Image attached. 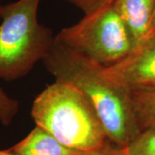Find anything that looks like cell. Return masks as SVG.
I'll return each instance as SVG.
<instances>
[{
	"label": "cell",
	"instance_id": "7",
	"mask_svg": "<svg viewBox=\"0 0 155 155\" xmlns=\"http://www.w3.org/2000/svg\"><path fill=\"white\" fill-rule=\"evenodd\" d=\"M9 149L14 155H95L99 152H83L70 148L37 126Z\"/></svg>",
	"mask_w": 155,
	"mask_h": 155
},
{
	"label": "cell",
	"instance_id": "13",
	"mask_svg": "<svg viewBox=\"0 0 155 155\" xmlns=\"http://www.w3.org/2000/svg\"><path fill=\"white\" fill-rule=\"evenodd\" d=\"M149 36H155V14L154 17H153V22H152V25H151Z\"/></svg>",
	"mask_w": 155,
	"mask_h": 155
},
{
	"label": "cell",
	"instance_id": "4",
	"mask_svg": "<svg viewBox=\"0 0 155 155\" xmlns=\"http://www.w3.org/2000/svg\"><path fill=\"white\" fill-rule=\"evenodd\" d=\"M55 41L104 67L116 64L134 48L132 37L114 4L62 28Z\"/></svg>",
	"mask_w": 155,
	"mask_h": 155
},
{
	"label": "cell",
	"instance_id": "12",
	"mask_svg": "<svg viewBox=\"0 0 155 155\" xmlns=\"http://www.w3.org/2000/svg\"><path fill=\"white\" fill-rule=\"evenodd\" d=\"M95 155H126V153L124 147H118L110 142Z\"/></svg>",
	"mask_w": 155,
	"mask_h": 155
},
{
	"label": "cell",
	"instance_id": "15",
	"mask_svg": "<svg viewBox=\"0 0 155 155\" xmlns=\"http://www.w3.org/2000/svg\"><path fill=\"white\" fill-rule=\"evenodd\" d=\"M2 9H3V5L0 4V18H1V13H2Z\"/></svg>",
	"mask_w": 155,
	"mask_h": 155
},
{
	"label": "cell",
	"instance_id": "9",
	"mask_svg": "<svg viewBox=\"0 0 155 155\" xmlns=\"http://www.w3.org/2000/svg\"><path fill=\"white\" fill-rule=\"evenodd\" d=\"M124 149L126 155H155V129L141 131Z\"/></svg>",
	"mask_w": 155,
	"mask_h": 155
},
{
	"label": "cell",
	"instance_id": "1",
	"mask_svg": "<svg viewBox=\"0 0 155 155\" xmlns=\"http://www.w3.org/2000/svg\"><path fill=\"white\" fill-rule=\"evenodd\" d=\"M43 63L55 80L72 84L84 95L110 143L125 147L140 134L130 92L114 82L104 67L56 41Z\"/></svg>",
	"mask_w": 155,
	"mask_h": 155
},
{
	"label": "cell",
	"instance_id": "5",
	"mask_svg": "<svg viewBox=\"0 0 155 155\" xmlns=\"http://www.w3.org/2000/svg\"><path fill=\"white\" fill-rule=\"evenodd\" d=\"M106 74L129 92L155 87V36L134 46L116 64L104 67Z\"/></svg>",
	"mask_w": 155,
	"mask_h": 155
},
{
	"label": "cell",
	"instance_id": "8",
	"mask_svg": "<svg viewBox=\"0 0 155 155\" xmlns=\"http://www.w3.org/2000/svg\"><path fill=\"white\" fill-rule=\"evenodd\" d=\"M130 97L140 131L155 129V87L130 92Z\"/></svg>",
	"mask_w": 155,
	"mask_h": 155
},
{
	"label": "cell",
	"instance_id": "14",
	"mask_svg": "<svg viewBox=\"0 0 155 155\" xmlns=\"http://www.w3.org/2000/svg\"><path fill=\"white\" fill-rule=\"evenodd\" d=\"M0 155H14V154L11 153V150L10 149H7V150L0 149Z\"/></svg>",
	"mask_w": 155,
	"mask_h": 155
},
{
	"label": "cell",
	"instance_id": "3",
	"mask_svg": "<svg viewBox=\"0 0 155 155\" xmlns=\"http://www.w3.org/2000/svg\"><path fill=\"white\" fill-rule=\"evenodd\" d=\"M41 0H17L3 5L0 23V79L14 81L44 61L55 41L37 19Z\"/></svg>",
	"mask_w": 155,
	"mask_h": 155
},
{
	"label": "cell",
	"instance_id": "11",
	"mask_svg": "<svg viewBox=\"0 0 155 155\" xmlns=\"http://www.w3.org/2000/svg\"><path fill=\"white\" fill-rule=\"evenodd\" d=\"M76 6L84 15H90L104 9L115 3L116 0H66Z\"/></svg>",
	"mask_w": 155,
	"mask_h": 155
},
{
	"label": "cell",
	"instance_id": "10",
	"mask_svg": "<svg viewBox=\"0 0 155 155\" xmlns=\"http://www.w3.org/2000/svg\"><path fill=\"white\" fill-rule=\"evenodd\" d=\"M19 109V102L10 97L0 87V122L4 126L10 125L17 115Z\"/></svg>",
	"mask_w": 155,
	"mask_h": 155
},
{
	"label": "cell",
	"instance_id": "6",
	"mask_svg": "<svg viewBox=\"0 0 155 155\" xmlns=\"http://www.w3.org/2000/svg\"><path fill=\"white\" fill-rule=\"evenodd\" d=\"M114 6L136 46L149 36L155 0H116Z\"/></svg>",
	"mask_w": 155,
	"mask_h": 155
},
{
	"label": "cell",
	"instance_id": "2",
	"mask_svg": "<svg viewBox=\"0 0 155 155\" xmlns=\"http://www.w3.org/2000/svg\"><path fill=\"white\" fill-rule=\"evenodd\" d=\"M31 116L35 126L72 149L97 152L110 142L93 107L68 83L48 84L33 101Z\"/></svg>",
	"mask_w": 155,
	"mask_h": 155
}]
</instances>
